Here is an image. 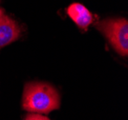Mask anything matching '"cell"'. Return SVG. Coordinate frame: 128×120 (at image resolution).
Instances as JSON below:
<instances>
[{"label": "cell", "instance_id": "5", "mask_svg": "<svg viewBox=\"0 0 128 120\" xmlns=\"http://www.w3.org/2000/svg\"><path fill=\"white\" fill-rule=\"evenodd\" d=\"M24 120H50L47 116L41 115L40 114H30L25 116Z\"/></svg>", "mask_w": 128, "mask_h": 120}, {"label": "cell", "instance_id": "4", "mask_svg": "<svg viewBox=\"0 0 128 120\" xmlns=\"http://www.w3.org/2000/svg\"><path fill=\"white\" fill-rule=\"evenodd\" d=\"M67 13L71 19L82 30H86L93 22L94 16L89 10L80 3H73L68 7Z\"/></svg>", "mask_w": 128, "mask_h": 120}, {"label": "cell", "instance_id": "1", "mask_svg": "<svg viewBox=\"0 0 128 120\" xmlns=\"http://www.w3.org/2000/svg\"><path fill=\"white\" fill-rule=\"evenodd\" d=\"M60 106L58 92L52 85L43 82L27 83L22 97V107L32 114H49Z\"/></svg>", "mask_w": 128, "mask_h": 120}, {"label": "cell", "instance_id": "2", "mask_svg": "<svg viewBox=\"0 0 128 120\" xmlns=\"http://www.w3.org/2000/svg\"><path fill=\"white\" fill-rule=\"evenodd\" d=\"M98 30L108 39L114 50L120 55L128 53V22L125 18H111L96 24Z\"/></svg>", "mask_w": 128, "mask_h": 120}, {"label": "cell", "instance_id": "3", "mask_svg": "<svg viewBox=\"0 0 128 120\" xmlns=\"http://www.w3.org/2000/svg\"><path fill=\"white\" fill-rule=\"evenodd\" d=\"M20 35V26L0 8V49L17 40Z\"/></svg>", "mask_w": 128, "mask_h": 120}]
</instances>
